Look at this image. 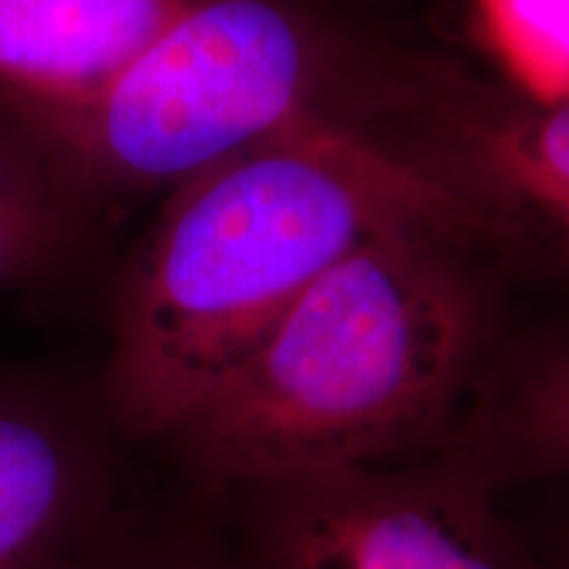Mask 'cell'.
<instances>
[{
    "instance_id": "cell-4",
    "label": "cell",
    "mask_w": 569,
    "mask_h": 569,
    "mask_svg": "<svg viewBox=\"0 0 569 569\" xmlns=\"http://www.w3.org/2000/svg\"><path fill=\"white\" fill-rule=\"evenodd\" d=\"M501 490L438 451L201 496L238 569H546Z\"/></svg>"
},
{
    "instance_id": "cell-9",
    "label": "cell",
    "mask_w": 569,
    "mask_h": 569,
    "mask_svg": "<svg viewBox=\"0 0 569 569\" xmlns=\"http://www.w3.org/2000/svg\"><path fill=\"white\" fill-rule=\"evenodd\" d=\"M71 569H238L211 501L138 496Z\"/></svg>"
},
{
    "instance_id": "cell-7",
    "label": "cell",
    "mask_w": 569,
    "mask_h": 569,
    "mask_svg": "<svg viewBox=\"0 0 569 569\" xmlns=\"http://www.w3.org/2000/svg\"><path fill=\"white\" fill-rule=\"evenodd\" d=\"M182 6L184 0H0V96L21 111L88 103Z\"/></svg>"
},
{
    "instance_id": "cell-3",
    "label": "cell",
    "mask_w": 569,
    "mask_h": 569,
    "mask_svg": "<svg viewBox=\"0 0 569 569\" xmlns=\"http://www.w3.org/2000/svg\"><path fill=\"white\" fill-rule=\"evenodd\" d=\"M361 61L351 38L303 0H184L88 103L19 111L74 193L101 213L167 196L311 113L359 119Z\"/></svg>"
},
{
    "instance_id": "cell-5",
    "label": "cell",
    "mask_w": 569,
    "mask_h": 569,
    "mask_svg": "<svg viewBox=\"0 0 569 569\" xmlns=\"http://www.w3.org/2000/svg\"><path fill=\"white\" fill-rule=\"evenodd\" d=\"M101 372L0 361V569H71L138 498Z\"/></svg>"
},
{
    "instance_id": "cell-6",
    "label": "cell",
    "mask_w": 569,
    "mask_h": 569,
    "mask_svg": "<svg viewBox=\"0 0 569 569\" xmlns=\"http://www.w3.org/2000/svg\"><path fill=\"white\" fill-rule=\"evenodd\" d=\"M407 96L415 132L390 142L443 184L467 238L569 267V103L538 106L440 71Z\"/></svg>"
},
{
    "instance_id": "cell-11",
    "label": "cell",
    "mask_w": 569,
    "mask_h": 569,
    "mask_svg": "<svg viewBox=\"0 0 569 569\" xmlns=\"http://www.w3.org/2000/svg\"><path fill=\"white\" fill-rule=\"evenodd\" d=\"M96 217L88 206L61 198L0 196V293L69 267Z\"/></svg>"
},
{
    "instance_id": "cell-1",
    "label": "cell",
    "mask_w": 569,
    "mask_h": 569,
    "mask_svg": "<svg viewBox=\"0 0 569 569\" xmlns=\"http://www.w3.org/2000/svg\"><path fill=\"white\" fill-rule=\"evenodd\" d=\"M398 224L467 240L457 201L386 134L311 113L161 196L113 293L103 388L161 443L317 277Z\"/></svg>"
},
{
    "instance_id": "cell-12",
    "label": "cell",
    "mask_w": 569,
    "mask_h": 569,
    "mask_svg": "<svg viewBox=\"0 0 569 569\" xmlns=\"http://www.w3.org/2000/svg\"><path fill=\"white\" fill-rule=\"evenodd\" d=\"M0 196L61 198L88 206L63 177L42 132L6 96H0Z\"/></svg>"
},
{
    "instance_id": "cell-8",
    "label": "cell",
    "mask_w": 569,
    "mask_h": 569,
    "mask_svg": "<svg viewBox=\"0 0 569 569\" xmlns=\"http://www.w3.org/2000/svg\"><path fill=\"white\" fill-rule=\"evenodd\" d=\"M443 451L501 493L569 482V327L498 351Z\"/></svg>"
},
{
    "instance_id": "cell-13",
    "label": "cell",
    "mask_w": 569,
    "mask_h": 569,
    "mask_svg": "<svg viewBox=\"0 0 569 569\" xmlns=\"http://www.w3.org/2000/svg\"><path fill=\"white\" fill-rule=\"evenodd\" d=\"M519 522L530 532L546 569H569V501L551 511H540L538 519Z\"/></svg>"
},
{
    "instance_id": "cell-2",
    "label": "cell",
    "mask_w": 569,
    "mask_h": 569,
    "mask_svg": "<svg viewBox=\"0 0 569 569\" xmlns=\"http://www.w3.org/2000/svg\"><path fill=\"white\" fill-rule=\"evenodd\" d=\"M465 238L398 224L361 243L153 448L219 496L443 451L493 365V306Z\"/></svg>"
},
{
    "instance_id": "cell-10",
    "label": "cell",
    "mask_w": 569,
    "mask_h": 569,
    "mask_svg": "<svg viewBox=\"0 0 569 569\" xmlns=\"http://www.w3.org/2000/svg\"><path fill=\"white\" fill-rule=\"evenodd\" d=\"M482 51L515 96L569 103V0H469Z\"/></svg>"
}]
</instances>
